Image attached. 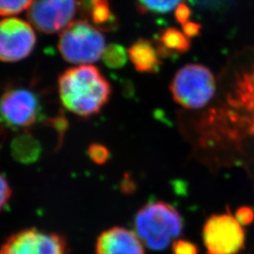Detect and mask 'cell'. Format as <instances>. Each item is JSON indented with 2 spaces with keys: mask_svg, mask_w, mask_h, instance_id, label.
Segmentation results:
<instances>
[{
  "mask_svg": "<svg viewBox=\"0 0 254 254\" xmlns=\"http://www.w3.org/2000/svg\"><path fill=\"white\" fill-rule=\"evenodd\" d=\"M242 226L231 213L211 216L202 229L207 254H239L245 247V231Z\"/></svg>",
  "mask_w": 254,
  "mask_h": 254,
  "instance_id": "obj_5",
  "label": "cell"
},
{
  "mask_svg": "<svg viewBox=\"0 0 254 254\" xmlns=\"http://www.w3.org/2000/svg\"><path fill=\"white\" fill-rule=\"evenodd\" d=\"M139 7L154 13H167L175 9L181 0H137Z\"/></svg>",
  "mask_w": 254,
  "mask_h": 254,
  "instance_id": "obj_16",
  "label": "cell"
},
{
  "mask_svg": "<svg viewBox=\"0 0 254 254\" xmlns=\"http://www.w3.org/2000/svg\"><path fill=\"white\" fill-rule=\"evenodd\" d=\"M41 106L34 92L27 89H10L0 97V118L11 128L26 129L40 118Z\"/></svg>",
  "mask_w": 254,
  "mask_h": 254,
  "instance_id": "obj_7",
  "label": "cell"
},
{
  "mask_svg": "<svg viewBox=\"0 0 254 254\" xmlns=\"http://www.w3.org/2000/svg\"><path fill=\"white\" fill-rule=\"evenodd\" d=\"M59 93L65 109L88 118L107 105L111 86L96 67L85 64L66 70L59 77Z\"/></svg>",
  "mask_w": 254,
  "mask_h": 254,
  "instance_id": "obj_1",
  "label": "cell"
},
{
  "mask_svg": "<svg viewBox=\"0 0 254 254\" xmlns=\"http://www.w3.org/2000/svg\"><path fill=\"white\" fill-rule=\"evenodd\" d=\"M127 54L136 71L145 73L158 72L161 65V56L152 42L138 39L128 48Z\"/></svg>",
  "mask_w": 254,
  "mask_h": 254,
  "instance_id": "obj_12",
  "label": "cell"
},
{
  "mask_svg": "<svg viewBox=\"0 0 254 254\" xmlns=\"http://www.w3.org/2000/svg\"><path fill=\"white\" fill-rule=\"evenodd\" d=\"M182 27H183V32L185 33V35L189 38H194V37L200 35L201 27H200V24H198L196 22H191L189 20L182 25Z\"/></svg>",
  "mask_w": 254,
  "mask_h": 254,
  "instance_id": "obj_22",
  "label": "cell"
},
{
  "mask_svg": "<svg viewBox=\"0 0 254 254\" xmlns=\"http://www.w3.org/2000/svg\"><path fill=\"white\" fill-rule=\"evenodd\" d=\"M33 0H0V15H14L29 8Z\"/></svg>",
  "mask_w": 254,
  "mask_h": 254,
  "instance_id": "obj_17",
  "label": "cell"
},
{
  "mask_svg": "<svg viewBox=\"0 0 254 254\" xmlns=\"http://www.w3.org/2000/svg\"><path fill=\"white\" fill-rule=\"evenodd\" d=\"M191 10L187 4L185 3H180L176 8H175V17L176 20L183 25L187 21H189L190 16Z\"/></svg>",
  "mask_w": 254,
  "mask_h": 254,
  "instance_id": "obj_23",
  "label": "cell"
},
{
  "mask_svg": "<svg viewBox=\"0 0 254 254\" xmlns=\"http://www.w3.org/2000/svg\"><path fill=\"white\" fill-rule=\"evenodd\" d=\"M88 154L95 164L103 165L109 158V151L107 147L98 143H93L88 149Z\"/></svg>",
  "mask_w": 254,
  "mask_h": 254,
  "instance_id": "obj_18",
  "label": "cell"
},
{
  "mask_svg": "<svg viewBox=\"0 0 254 254\" xmlns=\"http://www.w3.org/2000/svg\"><path fill=\"white\" fill-rule=\"evenodd\" d=\"M65 237L36 228L22 230L9 236L0 248V254H67Z\"/></svg>",
  "mask_w": 254,
  "mask_h": 254,
  "instance_id": "obj_6",
  "label": "cell"
},
{
  "mask_svg": "<svg viewBox=\"0 0 254 254\" xmlns=\"http://www.w3.org/2000/svg\"><path fill=\"white\" fill-rule=\"evenodd\" d=\"M128 54L125 47L117 44H111L107 46L102 55L104 64L109 68L118 69L127 64Z\"/></svg>",
  "mask_w": 254,
  "mask_h": 254,
  "instance_id": "obj_15",
  "label": "cell"
},
{
  "mask_svg": "<svg viewBox=\"0 0 254 254\" xmlns=\"http://www.w3.org/2000/svg\"><path fill=\"white\" fill-rule=\"evenodd\" d=\"M77 7V0H33L27 17L36 29L52 34L72 22Z\"/></svg>",
  "mask_w": 254,
  "mask_h": 254,
  "instance_id": "obj_8",
  "label": "cell"
},
{
  "mask_svg": "<svg viewBox=\"0 0 254 254\" xmlns=\"http://www.w3.org/2000/svg\"><path fill=\"white\" fill-rule=\"evenodd\" d=\"M36 45L32 27L18 18L0 21V62L15 63L26 59Z\"/></svg>",
  "mask_w": 254,
  "mask_h": 254,
  "instance_id": "obj_9",
  "label": "cell"
},
{
  "mask_svg": "<svg viewBox=\"0 0 254 254\" xmlns=\"http://www.w3.org/2000/svg\"><path fill=\"white\" fill-rule=\"evenodd\" d=\"M190 48V38L176 28H168L159 37L157 49L161 58L173 54H184Z\"/></svg>",
  "mask_w": 254,
  "mask_h": 254,
  "instance_id": "obj_13",
  "label": "cell"
},
{
  "mask_svg": "<svg viewBox=\"0 0 254 254\" xmlns=\"http://www.w3.org/2000/svg\"><path fill=\"white\" fill-rule=\"evenodd\" d=\"M13 153L20 161H33L40 153L39 147L34 138L30 136H21L18 137L12 147Z\"/></svg>",
  "mask_w": 254,
  "mask_h": 254,
  "instance_id": "obj_14",
  "label": "cell"
},
{
  "mask_svg": "<svg viewBox=\"0 0 254 254\" xmlns=\"http://www.w3.org/2000/svg\"><path fill=\"white\" fill-rule=\"evenodd\" d=\"M96 254H145L142 241L129 229L112 227L98 236Z\"/></svg>",
  "mask_w": 254,
  "mask_h": 254,
  "instance_id": "obj_11",
  "label": "cell"
},
{
  "mask_svg": "<svg viewBox=\"0 0 254 254\" xmlns=\"http://www.w3.org/2000/svg\"><path fill=\"white\" fill-rule=\"evenodd\" d=\"M105 48V37L87 20L71 22L63 30L59 41V50L70 64L85 65L96 63Z\"/></svg>",
  "mask_w": 254,
  "mask_h": 254,
  "instance_id": "obj_4",
  "label": "cell"
},
{
  "mask_svg": "<svg viewBox=\"0 0 254 254\" xmlns=\"http://www.w3.org/2000/svg\"><path fill=\"white\" fill-rule=\"evenodd\" d=\"M235 217L242 225H250L254 220V209L249 206H242L236 210Z\"/></svg>",
  "mask_w": 254,
  "mask_h": 254,
  "instance_id": "obj_21",
  "label": "cell"
},
{
  "mask_svg": "<svg viewBox=\"0 0 254 254\" xmlns=\"http://www.w3.org/2000/svg\"><path fill=\"white\" fill-rule=\"evenodd\" d=\"M134 226L136 235L149 249L162 251L181 236L184 223L173 205L153 201L137 211Z\"/></svg>",
  "mask_w": 254,
  "mask_h": 254,
  "instance_id": "obj_2",
  "label": "cell"
},
{
  "mask_svg": "<svg viewBox=\"0 0 254 254\" xmlns=\"http://www.w3.org/2000/svg\"><path fill=\"white\" fill-rule=\"evenodd\" d=\"M11 193L12 192L9 183L2 174H0V211H2L8 204Z\"/></svg>",
  "mask_w": 254,
  "mask_h": 254,
  "instance_id": "obj_20",
  "label": "cell"
},
{
  "mask_svg": "<svg viewBox=\"0 0 254 254\" xmlns=\"http://www.w3.org/2000/svg\"><path fill=\"white\" fill-rule=\"evenodd\" d=\"M198 247L189 240L178 239L173 244V254H198Z\"/></svg>",
  "mask_w": 254,
  "mask_h": 254,
  "instance_id": "obj_19",
  "label": "cell"
},
{
  "mask_svg": "<svg viewBox=\"0 0 254 254\" xmlns=\"http://www.w3.org/2000/svg\"><path fill=\"white\" fill-rule=\"evenodd\" d=\"M170 90L174 101L183 108L202 109L216 93V79L207 67L187 64L175 73Z\"/></svg>",
  "mask_w": 254,
  "mask_h": 254,
  "instance_id": "obj_3",
  "label": "cell"
},
{
  "mask_svg": "<svg viewBox=\"0 0 254 254\" xmlns=\"http://www.w3.org/2000/svg\"><path fill=\"white\" fill-rule=\"evenodd\" d=\"M229 104L234 109V120L244 126L254 138V69L237 78Z\"/></svg>",
  "mask_w": 254,
  "mask_h": 254,
  "instance_id": "obj_10",
  "label": "cell"
}]
</instances>
